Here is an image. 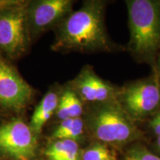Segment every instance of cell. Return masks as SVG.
<instances>
[{
	"label": "cell",
	"instance_id": "obj_1",
	"mask_svg": "<svg viewBox=\"0 0 160 160\" xmlns=\"http://www.w3.org/2000/svg\"><path fill=\"white\" fill-rule=\"evenodd\" d=\"M104 2H86L62 22L53 48L58 51H110L113 45L104 23Z\"/></svg>",
	"mask_w": 160,
	"mask_h": 160
},
{
	"label": "cell",
	"instance_id": "obj_2",
	"mask_svg": "<svg viewBox=\"0 0 160 160\" xmlns=\"http://www.w3.org/2000/svg\"><path fill=\"white\" fill-rule=\"evenodd\" d=\"M130 51L144 61L155 57L160 45V1L129 0Z\"/></svg>",
	"mask_w": 160,
	"mask_h": 160
},
{
	"label": "cell",
	"instance_id": "obj_3",
	"mask_svg": "<svg viewBox=\"0 0 160 160\" xmlns=\"http://www.w3.org/2000/svg\"><path fill=\"white\" fill-rule=\"evenodd\" d=\"M90 128L102 142L122 145L137 139L140 132L117 99L101 104L90 117Z\"/></svg>",
	"mask_w": 160,
	"mask_h": 160
},
{
	"label": "cell",
	"instance_id": "obj_4",
	"mask_svg": "<svg viewBox=\"0 0 160 160\" xmlns=\"http://www.w3.org/2000/svg\"><path fill=\"white\" fill-rule=\"evenodd\" d=\"M117 100L133 121L145 119L160 105V87L157 75L125 86L118 91Z\"/></svg>",
	"mask_w": 160,
	"mask_h": 160
},
{
	"label": "cell",
	"instance_id": "obj_5",
	"mask_svg": "<svg viewBox=\"0 0 160 160\" xmlns=\"http://www.w3.org/2000/svg\"><path fill=\"white\" fill-rule=\"evenodd\" d=\"M37 139L30 126L21 119H14L0 126V151L17 160L34 157Z\"/></svg>",
	"mask_w": 160,
	"mask_h": 160
},
{
	"label": "cell",
	"instance_id": "obj_6",
	"mask_svg": "<svg viewBox=\"0 0 160 160\" xmlns=\"http://www.w3.org/2000/svg\"><path fill=\"white\" fill-rule=\"evenodd\" d=\"M25 9L14 8L0 13V48L11 56H17L25 48Z\"/></svg>",
	"mask_w": 160,
	"mask_h": 160
},
{
	"label": "cell",
	"instance_id": "obj_7",
	"mask_svg": "<svg viewBox=\"0 0 160 160\" xmlns=\"http://www.w3.org/2000/svg\"><path fill=\"white\" fill-rule=\"evenodd\" d=\"M31 95V88L8 64L0 59V104L19 111L27 105Z\"/></svg>",
	"mask_w": 160,
	"mask_h": 160
},
{
	"label": "cell",
	"instance_id": "obj_8",
	"mask_svg": "<svg viewBox=\"0 0 160 160\" xmlns=\"http://www.w3.org/2000/svg\"><path fill=\"white\" fill-rule=\"evenodd\" d=\"M73 83L77 91L85 101L103 103L117 99L119 91L99 78L89 67L84 68Z\"/></svg>",
	"mask_w": 160,
	"mask_h": 160
},
{
	"label": "cell",
	"instance_id": "obj_9",
	"mask_svg": "<svg viewBox=\"0 0 160 160\" xmlns=\"http://www.w3.org/2000/svg\"><path fill=\"white\" fill-rule=\"evenodd\" d=\"M73 2L70 0H45L36 2L28 13L30 22L36 31H43L68 15Z\"/></svg>",
	"mask_w": 160,
	"mask_h": 160
},
{
	"label": "cell",
	"instance_id": "obj_10",
	"mask_svg": "<svg viewBox=\"0 0 160 160\" xmlns=\"http://www.w3.org/2000/svg\"><path fill=\"white\" fill-rule=\"evenodd\" d=\"M59 99L54 92L48 93L32 115L30 128L34 134H39L45 124L51 117L53 112L57 111Z\"/></svg>",
	"mask_w": 160,
	"mask_h": 160
},
{
	"label": "cell",
	"instance_id": "obj_11",
	"mask_svg": "<svg viewBox=\"0 0 160 160\" xmlns=\"http://www.w3.org/2000/svg\"><path fill=\"white\" fill-rule=\"evenodd\" d=\"M48 160H80L77 142L71 139H57L45 151Z\"/></svg>",
	"mask_w": 160,
	"mask_h": 160
},
{
	"label": "cell",
	"instance_id": "obj_12",
	"mask_svg": "<svg viewBox=\"0 0 160 160\" xmlns=\"http://www.w3.org/2000/svg\"><path fill=\"white\" fill-rule=\"evenodd\" d=\"M56 111L57 117L62 121L70 118L80 117L83 112L82 104L74 92L67 90L59 99Z\"/></svg>",
	"mask_w": 160,
	"mask_h": 160
},
{
	"label": "cell",
	"instance_id": "obj_13",
	"mask_svg": "<svg viewBox=\"0 0 160 160\" xmlns=\"http://www.w3.org/2000/svg\"><path fill=\"white\" fill-rule=\"evenodd\" d=\"M84 122L80 117L70 118L62 120L53 133L57 139H71L77 142L82 135Z\"/></svg>",
	"mask_w": 160,
	"mask_h": 160
},
{
	"label": "cell",
	"instance_id": "obj_14",
	"mask_svg": "<svg viewBox=\"0 0 160 160\" xmlns=\"http://www.w3.org/2000/svg\"><path fill=\"white\" fill-rule=\"evenodd\" d=\"M82 160H116L113 151L105 144L96 142L89 146L81 156Z\"/></svg>",
	"mask_w": 160,
	"mask_h": 160
},
{
	"label": "cell",
	"instance_id": "obj_15",
	"mask_svg": "<svg viewBox=\"0 0 160 160\" xmlns=\"http://www.w3.org/2000/svg\"><path fill=\"white\" fill-rule=\"evenodd\" d=\"M129 159L132 160H160V158L142 147L133 148L130 151Z\"/></svg>",
	"mask_w": 160,
	"mask_h": 160
},
{
	"label": "cell",
	"instance_id": "obj_16",
	"mask_svg": "<svg viewBox=\"0 0 160 160\" xmlns=\"http://www.w3.org/2000/svg\"><path fill=\"white\" fill-rule=\"evenodd\" d=\"M149 126L153 133L157 137L160 136V112L156 114L151 119L149 122Z\"/></svg>",
	"mask_w": 160,
	"mask_h": 160
},
{
	"label": "cell",
	"instance_id": "obj_17",
	"mask_svg": "<svg viewBox=\"0 0 160 160\" xmlns=\"http://www.w3.org/2000/svg\"><path fill=\"white\" fill-rule=\"evenodd\" d=\"M157 80L158 82H159V87H160V55L159 56L157 59Z\"/></svg>",
	"mask_w": 160,
	"mask_h": 160
},
{
	"label": "cell",
	"instance_id": "obj_18",
	"mask_svg": "<svg viewBox=\"0 0 160 160\" xmlns=\"http://www.w3.org/2000/svg\"><path fill=\"white\" fill-rule=\"evenodd\" d=\"M157 148L159 149V151H160V136L157 137Z\"/></svg>",
	"mask_w": 160,
	"mask_h": 160
},
{
	"label": "cell",
	"instance_id": "obj_19",
	"mask_svg": "<svg viewBox=\"0 0 160 160\" xmlns=\"http://www.w3.org/2000/svg\"><path fill=\"white\" fill-rule=\"evenodd\" d=\"M128 160H132V159H128Z\"/></svg>",
	"mask_w": 160,
	"mask_h": 160
}]
</instances>
